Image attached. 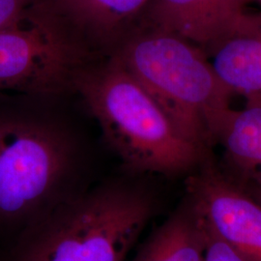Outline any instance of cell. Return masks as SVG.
I'll return each mask as SVG.
<instances>
[{"instance_id":"obj_12","label":"cell","mask_w":261,"mask_h":261,"mask_svg":"<svg viewBox=\"0 0 261 261\" xmlns=\"http://www.w3.org/2000/svg\"><path fill=\"white\" fill-rule=\"evenodd\" d=\"M204 224V223H203ZM205 225V224H204ZM206 228V226H205ZM203 261H254L228 244L220 240L206 228V247Z\"/></svg>"},{"instance_id":"obj_9","label":"cell","mask_w":261,"mask_h":261,"mask_svg":"<svg viewBox=\"0 0 261 261\" xmlns=\"http://www.w3.org/2000/svg\"><path fill=\"white\" fill-rule=\"evenodd\" d=\"M205 54L215 73L232 93L261 97V13H246Z\"/></svg>"},{"instance_id":"obj_2","label":"cell","mask_w":261,"mask_h":261,"mask_svg":"<svg viewBox=\"0 0 261 261\" xmlns=\"http://www.w3.org/2000/svg\"><path fill=\"white\" fill-rule=\"evenodd\" d=\"M81 144L57 122L0 103V236L12 240L85 189Z\"/></svg>"},{"instance_id":"obj_13","label":"cell","mask_w":261,"mask_h":261,"mask_svg":"<svg viewBox=\"0 0 261 261\" xmlns=\"http://www.w3.org/2000/svg\"><path fill=\"white\" fill-rule=\"evenodd\" d=\"M39 0H0V30L21 19Z\"/></svg>"},{"instance_id":"obj_14","label":"cell","mask_w":261,"mask_h":261,"mask_svg":"<svg viewBox=\"0 0 261 261\" xmlns=\"http://www.w3.org/2000/svg\"><path fill=\"white\" fill-rule=\"evenodd\" d=\"M252 1H253V0H252ZM254 1H257V2H259L261 4V0H254Z\"/></svg>"},{"instance_id":"obj_10","label":"cell","mask_w":261,"mask_h":261,"mask_svg":"<svg viewBox=\"0 0 261 261\" xmlns=\"http://www.w3.org/2000/svg\"><path fill=\"white\" fill-rule=\"evenodd\" d=\"M206 228L191 201L182 202L127 261H203Z\"/></svg>"},{"instance_id":"obj_11","label":"cell","mask_w":261,"mask_h":261,"mask_svg":"<svg viewBox=\"0 0 261 261\" xmlns=\"http://www.w3.org/2000/svg\"><path fill=\"white\" fill-rule=\"evenodd\" d=\"M150 0H47L41 4L69 28L109 43L120 35Z\"/></svg>"},{"instance_id":"obj_7","label":"cell","mask_w":261,"mask_h":261,"mask_svg":"<svg viewBox=\"0 0 261 261\" xmlns=\"http://www.w3.org/2000/svg\"><path fill=\"white\" fill-rule=\"evenodd\" d=\"M252 0H150L143 23L184 38L204 51L247 13Z\"/></svg>"},{"instance_id":"obj_6","label":"cell","mask_w":261,"mask_h":261,"mask_svg":"<svg viewBox=\"0 0 261 261\" xmlns=\"http://www.w3.org/2000/svg\"><path fill=\"white\" fill-rule=\"evenodd\" d=\"M185 190L209 232L261 261V202L224 171L213 153L187 176Z\"/></svg>"},{"instance_id":"obj_3","label":"cell","mask_w":261,"mask_h":261,"mask_svg":"<svg viewBox=\"0 0 261 261\" xmlns=\"http://www.w3.org/2000/svg\"><path fill=\"white\" fill-rule=\"evenodd\" d=\"M73 89L98 121L103 138L134 174L188 176L210 156L187 140L115 54L85 65Z\"/></svg>"},{"instance_id":"obj_5","label":"cell","mask_w":261,"mask_h":261,"mask_svg":"<svg viewBox=\"0 0 261 261\" xmlns=\"http://www.w3.org/2000/svg\"><path fill=\"white\" fill-rule=\"evenodd\" d=\"M39 1L0 30V92L50 97L73 89L85 63L82 42Z\"/></svg>"},{"instance_id":"obj_4","label":"cell","mask_w":261,"mask_h":261,"mask_svg":"<svg viewBox=\"0 0 261 261\" xmlns=\"http://www.w3.org/2000/svg\"><path fill=\"white\" fill-rule=\"evenodd\" d=\"M115 55L187 140L213 149L215 132L231 109L234 94L201 47L142 24L124 39Z\"/></svg>"},{"instance_id":"obj_8","label":"cell","mask_w":261,"mask_h":261,"mask_svg":"<svg viewBox=\"0 0 261 261\" xmlns=\"http://www.w3.org/2000/svg\"><path fill=\"white\" fill-rule=\"evenodd\" d=\"M214 142L224 149L220 166L261 202V97L246 98L244 109L226 112Z\"/></svg>"},{"instance_id":"obj_1","label":"cell","mask_w":261,"mask_h":261,"mask_svg":"<svg viewBox=\"0 0 261 261\" xmlns=\"http://www.w3.org/2000/svg\"><path fill=\"white\" fill-rule=\"evenodd\" d=\"M157 207L127 180L85 189L17 235L0 261H127Z\"/></svg>"}]
</instances>
